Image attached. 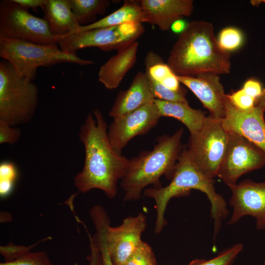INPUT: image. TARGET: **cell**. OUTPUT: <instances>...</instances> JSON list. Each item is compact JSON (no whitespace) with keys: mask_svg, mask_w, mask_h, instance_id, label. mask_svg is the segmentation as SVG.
<instances>
[{"mask_svg":"<svg viewBox=\"0 0 265 265\" xmlns=\"http://www.w3.org/2000/svg\"><path fill=\"white\" fill-rule=\"evenodd\" d=\"M255 106L261 107L265 111V88L262 95L256 100Z\"/></svg>","mask_w":265,"mask_h":265,"instance_id":"8d00e7d4","label":"cell"},{"mask_svg":"<svg viewBox=\"0 0 265 265\" xmlns=\"http://www.w3.org/2000/svg\"><path fill=\"white\" fill-rule=\"evenodd\" d=\"M0 37L39 44H57L44 18L35 16L14 0L0 2Z\"/></svg>","mask_w":265,"mask_h":265,"instance_id":"9c48e42d","label":"cell"},{"mask_svg":"<svg viewBox=\"0 0 265 265\" xmlns=\"http://www.w3.org/2000/svg\"><path fill=\"white\" fill-rule=\"evenodd\" d=\"M144 32L141 23L131 22L65 35L58 38L57 44L63 52L75 54L78 50L89 47L118 51L136 41Z\"/></svg>","mask_w":265,"mask_h":265,"instance_id":"ba28073f","label":"cell"},{"mask_svg":"<svg viewBox=\"0 0 265 265\" xmlns=\"http://www.w3.org/2000/svg\"><path fill=\"white\" fill-rule=\"evenodd\" d=\"M143 23L169 30L176 21L190 16L193 10L192 0H141Z\"/></svg>","mask_w":265,"mask_h":265,"instance_id":"2e32d148","label":"cell"},{"mask_svg":"<svg viewBox=\"0 0 265 265\" xmlns=\"http://www.w3.org/2000/svg\"><path fill=\"white\" fill-rule=\"evenodd\" d=\"M185 23L181 20H179L176 21L172 25L171 27L173 31L176 32H181V33L184 30L186 26H185Z\"/></svg>","mask_w":265,"mask_h":265,"instance_id":"d590c367","label":"cell"},{"mask_svg":"<svg viewBox=\"0 0 265 265\" xmlns=\"http://www.w3.org/2000/svg\"><path fill=\"white\" fill-rule=\"evenodd\" d=\"M154 100L145 72H139L133 78L129 88L118 93L109 115L113 119L119 117L153 103Z\"/></svg>","mask_w":265,"mask_h":265,"instance_id":"e0dca14e","label":"cell"},{"mask_svg":"<svg viewBox=\"0 0 265 265\" xmlns=\"http://www.w3.org/2000/svg\"><path fill=\"white\" fill-rule=\"evenodd\" d=\"M161 117H171L181 122L190 134L198 132L202 127L206 117L204 111L191 107L188 104L167 102L155 99Z\"/></svg>","mask_w":265,"mask_h":265,"instance_id":"ffe728a7","label":"cell"},{"mask_svg":"<svg viewBox=\"0 0 265 265\" xmlns=\"http://www.w3.org/2000/svg\"><path fill=\"white\" fill-rule=\"evenodd\" d=\"M265 112L255 106L247 110L240 109L230 102L226 94L222 124L228 133L243 136L265 153Z\"/></svg>","mask_w":265,"mask_h":265,"instance_id":"7c38bea8","label":"cell"},{"mask_svg":"<svg viewBox=\"0 0 265 265\" xmlns=\"http://www.w3.org/2000/svg\"><path fill=\"white\" fill-rule=\"evenodd\" d=\"M227 97L234 106L241 110L252 108L256 102L255 99L247 95L242 88L227 95Z\"/></svg>","mask_w":265,"mask_h":265,"instance_id":"f546056e","label":"cell"},{"mask_svg":"<svg viewBox=\"0 0 265 265\" xmlns=\"http://www.w3.org/2000/svg\"><path fill=\"white\" fill-rule=\"evenodd\" d=\"M150 89L155 99L167 102L188 104L186 90L183 87L178 91L172 90L152 78L145 72Z\"/></svg>","mask_w":265,"mask_h":265,"instance_id":"d4e9b609","label":"cell"},{"mask_svg":"<svg viewBox=\"0 0 265 265\" xmlns=\"http://www.w3.org/2000/svg\"><path fill=\"white\" fill-rule=\"evenodd\" d=\"M145 72L156 81L162 83L174 74L167 63L153 52H149L145 58Z\"/></svg>","mask_w":265,"mask_h":265,"instance_id":"484cf974","label":"cell"},{"mask_svg":"<svg viewBox=\"0 0 265 265\" xmlns=\"http://www.w3.org/2000/svg\"><path fill=\"white\" fill-rule=\"evenodd\" d=\"M69 2L81 26L94 23L97 16L105 13L110 4L108 0H69Z\"/></svg>","mask_w":265,"mask_h":265,"instance_id":"603a6c76","label":"cell"},{"mask_svg":"<svg viewBox=\"0 0 265 265\" xmlns=\"http://www.w3.org/2000/svg\"><path fill=\"white\" fill-rule=\"evenodd\" d=\"M21 132L19 128L10 126L7 123L0 120V143L13 145L21 137Z\"/></svg>","mask_w":265,"mask_h":265,"instance_id":"4dcf8cb0","label":"cell"},{"mask_svg":"<svg viewBox=\"0 0 265 265\" xmlns=\"http://www.w3.org/2000/svg\"><path fill=\"white\" fill-rule=\"evenodd\" d=\"M138 47L136 41L117 51L115 55L100 67L98 81L107 89L117 88L127 72L135 64Z\"/></svg>","mask_w":265,"mask_h":265,"instance_id":"ac0fdd59","label":"cell"},{"mask_svg":"<svg viewBox=\"0 0 265 265\" xmlns=\"http://www.w3.org/2000/svg\"><path fill=\"white\" fill-rule=\"evenodd\" d=\"M217 39L220 48L229 53L240 47L244 41V36L240 29L230 26L221 30Z\"/></svg>","mask_w":265,"mask_h":265,"instance_id":"83f0119b","label":"cell"},{"mask_svg":"<svg viewBox=\"0 0 265 265\" xmlns=\"http://www.w3.org/2000/svg\"><path fill=\"white\" fill-rule=\"evenodd\" d=\"M167 65L178 76L196 77L230 73V55L219 46L210 22L188 23L172 47Z\"/></svg>","mask_w":265,"mask_h":265,"instance_id":"7a4b0ae2","label":"cell"},{"mask_svg":"<svg viewBox=\"0 0 265 265\" xmlns=\"http://www.w3.org/2000/svg\"><path fill=\"white\" fill-rule=\"evenodd\" d=\"M229 134L221 119L206 116L201 128L190 134L187 149L201 172L212 179L217 174L224 157Z\"/></svg>","mask_w":265,"mask_h":265,"instance_id":"52a82bcc","label":"cell"},{"mask_svg":"<svg viewBox=\"0 0 265 265\" xmlns=\"http://www.w3.org/2000/svg\"><path fill=\"white\" fill-rule=\"evenodd\" d=\"M14 1L27 9L29 8L33 9H36L38 8H42L45 2V0H14Z\"/></svg>","mask_w":265,"mask_h":265,"instance_id":"e575fe53","label":"cell"},{"mask_svg":"<svg viewBox=\"0 0 265 265\" xmlns=\"http://www.w3.org/2000/svg\"><path fill=\"white\" fill-rule=\"evenodd\" d=\"M87 234L90 250V254L87 258L89 262L88 265H102L101 256L98 246L93 236H91L88 232Z\"/></svg>","mask_w":265,"mask_h":265,"instance_id":"836d02e7","label":"cell"},{"mask_svg":"<svg viewBox=\"0 0 265 265\" xmlns=\"http://www.w3.org/2000/svg\"><path fill=\"white\" fill-rule=\"evenodd\" d=\"M183 133L184 129L180 128L172 135L159 136L152 150L142 151L129 159L120 182L124 202L138 200L149 185L161 186L159 180L163 175L172 179L184 147L181 142Z\"/></svg>","mask_w":265,"mask_h":265,"instance_id":"277c9868","label":"cell"},{"mask_svg":"<svg viewBox=\"0 0 265 265\" xmlns=\"http://www.w3.org/2000/svg\"><path fill=\"white\" fill-rule=\"evenodd\" d=\"M90 217L96 229V233L93 236L100 251L102 265H114L109 252L107 231L110 221L106 210L97 209L90 213Z\"/></svg>","mask_w":265,"mask_h":265,"instance_id":"cb8c5ba5","label":"cell"},{"mask_svg":"<svg viewBox=\"0 0 265 265\" xmlns=\"http://www.w3.org/2000/svg\"><path fill=\"white\" fill-rule=\"evenodd\" d=\"M243 245L237 243L222 251L210 260L195 259L188 265H231L243 249Z\"/></svg>","mask_w":265,"mask_h":265,"instance_id":"4316f807","label":"cell"},{"mask_svg":"<svg viewBox=\"0 0 265 265\" xmlns=\"http://www.w3.org/2000/svg\"><path fill=\"white\" fill-rule=\"evenodd\" d=\"M42 9L51 32L57 38L79 31L81 26L73 13L69 0H45Z\"/></svg>","mask_w":265,"mask_h":265,"instance_id":"d6986e66","label":"cell"},{"mask_svg":"<svg viewBox=\"0 0 265 265\" xmlns=\"http://www.w3.org/2000/svg\"><path fill=\"white\" fill-rule=\"evenodd\" d=\"M17 175V169L14 163L7 161L0 163V182L14 184Z\"/></svg>","mask_w":265,"mask_h":265,"instance_id":"1f68e13d","label":"cell"},{"mask_svg":"<svg viewBox=\"0 0 265 265\" xmlns=\"http://www.w3.org/2000/svg\"><path fill=\"white\" fill-rule=\"evenodd\" d=\"M131 22L143 23V13L140 0H125L120 8L104 18L92 24L80 26L78 32L116 26Z\"/></svg>","mask_w":265,"mask_h":265,"instance_id":"44dd1931","label":"cell"},{"mask_svg":"<svg viewBox=\"0 0 265 265\" xmlns=\"http://www.w3.org/2000/svg\"><path fill=\"white\" fill-rule=\"evenodd\" d=\"M146 225V216L141 212L125 218L118 226L108 227V248L114 265H123L139 247Z\"/></svg>","mask_w":265,"mask_h":265,"instance_id":"4fadbf2b","label":"cell"},{"mask_svg":"<svg viewBox=\"0 0 265 265\" xmlns=\"http://www.w3.org/2000/svg\"><path fill=\"white\" fill-rule=\"evenodd\" d=\"M160 117L154 101L113 119L107 132L111 147L121 154L122 150L133 138L147 133L157 124Z\"/></svg>","mask_w":265,"mask_h":265,"instance_id":"8fae6325","label":"cell"},{"mask_svg":"<svg viewBox=\"0 0 265 265\" xmlns=\"http://www.w3.org/2000/svg\"><path fill=\"white\" fill-rule=\"evenodd\" d=\"M123 265H157V261L152 247L142 241L139 247Z\"/></svg>","mask_w":265,"mask_h":265,"instance_id":"f1b7e54d","label":"cell"},{"mask_svg":"<svg viewBox=\"0 0 265 265\" xmlns=\"http://www.w3.org/2000/svg\"><path fill=\"white\" fill-rule=\"evenodd\" d=\"M177 78L208 110L209 115L219 119L224 117L226 94L219 75L207 73L196 77L177 76Z\"/></svg>","mask_w":265,"mask_h":265,"instance_id":"9a60e30c","label":"cell"},{"mask_svg":"<svg viewBox=\"0 0 265 265\" xmlns=\"http://www.w3.org/2000/svg\"><path fill=\"white\" fill-rule=\"evenodd\" d=\"M89 113L79 133L84 149L82 169L75 177L74 184L80 192L102 190L109 198L118 193V183L127 171L129 159L111 147L107 125L102 112L95 108Z\"/></svg>","mask_w":265,"mask_h":265,"instance_id":"6da1fadb","label":"cell"},{"mask_svg":"<svg viewBox=\"0 0 265 265\" xmlns=\"http://www.w3.org/2000/svg\"><path fill=\"white\" fill-rule=\"evenodd\" d=\"M230 204L233 208L228 222L236 223L242 217L250 215L256 219L258 230L265 229V181L245 180L230 187Z\"/></svg>","mask_w":265,"mask_h":265,"instance_id":"5bb4252c","label":"cell"},{"mask_svg":"<svg viewBox=\"0 0 265 265\" xmlns=\"http://www.w3.org/2000/svg\"><path fill=\"white\" fill-rule=\"evenodd\" d=\"M264 265H265V262L264 263Z\"/></svg>","mask_w":265,"mask_h":265,"instance_id":"f35d334b","label":"cell"},{"mask_svg":"<svg viewBox=\"0 0 265 265\" xmlns=\"http://www.w3.org/2000/svg\"><path fill=\"white\" fill-rule=\"evenodd\" d=\"M192 189L205 193L210 202L211 216L214 222V237H215L220 228L222 219L228 214L226 202L223 197L216 192L213 180L204 175L195 165L186 147H183L170 183L164 187H154L144 190V195L152 198L155 203V232L156 234H159L167 224L165 212L170 199L187 196Z\"/></svg>","mask_w":265,"mask_h":265,"instance_id":"3957f363","label":"cell"},{"mask_svg":"<svg viewBox=\"0 0 265 265\" xmlns=\"http://www.w3.org/2000/svg\"><path fill=\"white\" fill-rule=\"evenodd\" d=\"M37 86L22 76L8 61L0 62V120L10 126L33 117L38 103Z\"/></svg>","mask_w":265,"mask_h":265,"instance_id":"8992f818","label":"cell"},{"mask_svg":"<svg viewBox=\"0 0 265 265\" xmlns=\"http://www.w3.org/2000/svg\"><path fill=\"white\" fill-rule=\"evenodd\" d=\"M261 3H265V0H251V3L253 5H259Z\"/></svg>","mask_w":265,"mask_h":265,"instance_id":"74e56055","label":"cell"},{"mask_svg":"<svg viewBox=\"0 0 265 265\" xmlns=\"http://www.w3.org/2000/svg\"><path fill=\"white\" fill-rule=\"evenodd\" d=\"M228 134L226 151L217 176L230 188L242 175L264 167L265 153L243 136Z\"/></svg>","mask_w":265,"mask_h":265,"instance_id":"30bf717a","label":"cell"},{"mask_svg":"<svg viewBox=\"0 0 265 265\" xmlns=\"http://www.w3.org/2000/svg\"><path fill=\"white\" fill-rule=\"evenodd\" d=\"M34 245H17L12 242L0 247L4 262L0 265H53L45 251L32 252Z\"/></svg>","mask_w":265,"mask_h":265,"instance_id":"7402d4cb","label":"cell"},{"mask_svg":"<svg viewBox=\"0 0 265 265\" xmlns=\"http://www.w3.org/2000/svg\"><path fill=\"white\" fill-rule=\"evenodd\" d=\"M242 89L247 95L257 100L262 95L264 89L259 81L255 79H249L245 82Z\"/></svg>","mask_w":265,"mask_h":265,"instance_id":"d6a6232c","label":"cell"},{"mask_svg":"<svg viewBox=\"0 0 265 265\" xmlns=\"http://www.w3.org/2000/svg\"><path fill=\"white\" fill-rule=\"evenodd\" d=\"M0 56L9 62L23 77L32 81L37 69L68 62L85 66L93 64L77 54L63 52L58 44H39L23 40L0 37Z\"/></svg>","mask_w":265,"mask_h":265,"instance_id":"5b68a950","label":"cell"}]
</instances>
